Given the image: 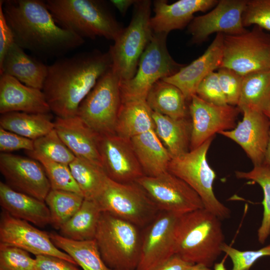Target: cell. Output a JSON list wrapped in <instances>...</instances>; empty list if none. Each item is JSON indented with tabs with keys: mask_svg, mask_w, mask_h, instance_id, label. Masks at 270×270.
<instances>
[{
	"mask_svg": "<svg viewBox=\"0 0 270 270\" xmlns=\"http://www.w3.org/2000/svg\"><path fill=\"white\" fill-rule=\"evenodd\" d=\"M270 104V69L243 76L236 106L240 112L250 110L264 112Z\"/></svg>",
	"mask_w": 270,
	"mask_h": 270,
	"instance_id": "32",
	"label": "cell"
},
{
	"mask_svg": "<svg viewBox=\"0 0 270 270\" xmlns=\"http://www.w3.org/2000/svg\"><path fill=\"white\" fill-rule=\"evenodd\" d=\"M146 100L154 112L176 119L186 117L188 110L184 94L176 86L162 80L153 84Z\"/></svg>",
	"mask_w": 270,
	"mask_h": 270,
	"instance_id": "29",
	"label": "cell"
},
{
	"mask_svg": "<svg viewBox=\"0 0 270 270\" xmlns=\"http://www.w3.org/2000/svg\"><path fill=\"white\" fill-rule=\"evenodd\" d=\"M49 234L54 244L71 256L83 270H111L102 260L94 239L75 240L55 232Z\"/></svg>",
	"mask_w": 270,
	"mask_h": 270,
	"instance_id": "33",
	"label": "cell"
},
{
	"mask_svg": "<svg viewBox=\"0 0 270 270\" xmlns=\"http://www.w3.org/2000/svg\"><path fill=\"white\" fill-rule=\"evenodd\" d=\"M19 150L33 151L34 140L0 127V151L2 153H10Z\"/></svg>",
	"mask_w": 270,
	"mask_h": 270,
	"instance_id": "44",
	"label": "cell"
},
{
	"mask_svg": "<svg viewBox=\"0 0 270 270\" xmlns=\"http://www.w3.org/2000/svg\"><path fill=\"white\" fill-rule=\"evenodd\" d=\"M220 68L242 76L270 69V34L254 26L238 34H224Z\"/></svg>",
	"mask_w": 270,
	"mask_h": 270,
	"instance_id": "10",
	"label": "cell"
},
{
	"mask_svg": "<svg viewBox=\"0 0 270 270\" xmlns=\"http://www.w3.org/2000/svg\"><path fill=\"white\" fill-rule=\"evenodd\" d=\"M121 104L120 80L111 68L82 102L77 115L99 135L115 134Z\"/></svg>",
	"mask_w": 270,
	"mask_h": 270,
	"instance_id": "11",
	"label": "cell"
},
{
	"mask_svg": "<svg viewBox=\"0 0 270 270\" xmlns=\"http://www.w3.org/2000/svg\"><path fill=\"white\" fill-rule=\"evenodd\" d=\"M84 199L95 200L108 178L103 168L88 160L76 158L68 165Z\"/></svg>",
	"mask_w": 270,
	"mask_h": 270,
	"instance_id": "34",
	"label": "cell"
},
{
	"mask_svg": "<svg viewBox=\"0 0 270 270\" xmlns=\"http://www.w3.org/2000/svg\"><path fill=\"white\" fill-rule=\"evenodd\" d=\"M11 112H52L42 90L26 86L14 77L2 74L0 77V113Z\"/></svg>",
	"mask_w": 270,
	"mask_h": 270,
	"instance_id": "22",
	"label": "cell"
},
{
	"mask_svg": "<svg viewBox=\"0 0 270 270\" xmlns=\"http://www.w3.org/2000/svg\"><path fill=\"white\" fill-rule=\"evenodd\" d=\"M33 152L48 160L67 165H69L76 158L54 129L34 140Z\"/></svg>",
	"mask_w": 270,
	"mask_h": 270,
	"instance_id": "38",
	"label": "cell"
},
{
	"mask_svg": "<svg viewBox=\"0 0 270 270\" xmlns=\"http://www.w3.org/2000/svg\"><path fill=\"white\" fill-rule=\"evenodd\" d=\"M264 162L270 164V136Z\"/></svg>",
	"mask_w": 270,
	"mask_h": 270,
	"instance_id": "51",
	"label": "cell"
},
{
	"mask_svg": "<svg viewBox=\"0 0 270 270\" xmlns=\"http://www.w3.org/2000/svg\"><path fill=\"white\" fill-rule=\"evenodd\" d=\"M48 72V66L27 54L14 43L0 63V74L14 77L24 84L42 90Z\"/></svg>",
	"mask_w": 270,
	"mask_h": 270,
	"instance_id": "25",
	"label": "cell"
},
{
	"mask_svg": "<svg viewBox=\"0 0 270 270\" xmlns=\"http://www.w3.org/2000/svg\"><path fill=\"white\" fill-rule=\"evenodd\" d=\"M132 20L110 47L112 68L120 82L132 79L135 75L140 58L153 34L150 26L152 2L136 0Z\"/></svg>",
	"mask_w": 270,
	"mask_h": 270,
	"instance_id": "6",
	"label": "cell"
},
{
	"mask_svg": "<svg viewBox=\"0 0 270 270\" xmlns=\"http://www.w3.org/2000/svg\"><path fill=\"white\" fill-rule=\"evenodd\" d=\"M138 228L110 214L102 212L94 240L110 270H136L142 238Z\"/></svg>",
	"mask_w": 270,
	"mask_h": 270,
	"instance_id": "5",
	"label": "cell"
},
{
	"mask_svg": "<svg viewBox=\"0 0 270 270\" xmlns=\"http://www.w3.org/2000/svg\"><path fill=\"white\" fill-rule=\"evenodd\" d=\"M228 104L237 106L242 90L243 76L234 70L220 68L216 72Z\"/></svg>",
	"mask_w": 270,
	"mask_h": 270,
	"instance_id": "42",
	"label": "cell"
},
{
	"mask_svg": "<svg viewBox=\"0 0 270 270\" xmlns=\"http://www.w3.org/2000/svg\"><path fill=\"white\" fill-rule=\"evenodd\" d=\"M224 34H217L206 51L174 75L162 79L178 88L190 100L196 94L198 86L210 73L220 68L222 60Z\"/></svg>",
	"mask_w": 270,
	"mask_h": 270,
	"instance_id": "20",
	"label": "cell"
},
{
	"mask_svg": "<svg viewBox=\"0 0 270 270\" xmlns=\"http://www.w3.org/2000/svg\"><path fill=\"white\" fill-rule=\"evenodd\" d=\"M159 211L180 216L204 208L197 192L167 171L155 176L144 175L136 182Z\"/></svg>",
	"mask_w": 270,
	"mask_h": 270,
	"instance_id": "12",
	"label": "cell"
},
{
	"mask_svg": "<svg viewBox=\"0 0 270 270\" xmlns=\"http://www.w3.org/2000/svg\"><path fill=\"white\" fill-rule=\"evenodd\" d=\"M0 127L34 140L54 130V123L50 113L11 112L1 114Z\"/></svg>",
	"mask_w": 270,
	"mask_h": 270,
	"instance_id": "30",
	"label": "cell"
},
{
	"mask_svg": "<svg viewBox=\"0 0 270 270\" xmlns=\"http://www.w3.org/2000/svg\"><path fill=\"white\" fill-rule=\"evenodd\" d=\"M84 198L80 194L63 190L50 189L44 202L50 216V224L60 230L80 208Z\"/></svg>",
	"mask_w": 270,
	"mask_h": 270,
	"instance_id": "35",
	"label": "cell"
},
{
	"mask_svg": "<svg viewBox=\"0 0 270 270\" xmlns=\"http://www.w3.org/2000/svg\"><path fill=\"white\" fill-rule=\"evenodd\" d=\"M27 153L42 164L50 183L51 189L70 191L82 194L68 165L48 160L33 151L27 152Z\"/></svg>",
	"mask_w": 270,
	"mask_h": 270,
	"instance_id": "37",
	"label": "cell"
},
{
	"mask_svg": "<svg viewBox=\"0 0 270 270\" xmlns=\"http://www.w3.org/2000/svg\"><path fill=\"white\" fill-rule=\"evenodd\" d=\"M45 1L60 26L84 39L102 36L114 41L123 29L102 1Z\"/></svg>",
	"mask_w": 270,
	"mask_h": 270,
	"instance_id": "4",
	"label": "cell"
},
{
	"mask_svg": "<svg viewBox=\"0 0 270 270\" xmlns=\"http://www.w3.org/2000/svg\"><path fill=\"white\" fill-rule=\"evenodd\" d=\"M15 43L12 32L8 24L0 1V63L10 47Z\"/></svg>",
	"mask_w": 270,
	"mask_h": 270,
	"instance_id": "46",
	"label": "cell"
},
{
	"mask_svg": "<svg viewBox=\"0 0 270 270\" xmlns=\"http://www.w3.org/2000/svg\"><path fill=\"white\" fill-rule=\"evenodd\" d=\"M154 130L172 158L190 150L192 125L186 119H176L152 112Z\"/></svg>",
	"mask_w": 270,
	"mask_h": 270,
	"instance_id": "28",
	"label": "cell"
},
{
	"mask_svg": "<svg viewBox=\"0 0 270 270\" xmlns=\"http://www.w3.org/2000/svg\"><path fill=\"white\" fill-rule=\"evenodd\" d=\"M221 220L205 208L180 216L175 232V254L192 264L214 266L224 242Z\"/></svg>",
	"mask_w": 270,
	"mask_h": 270,
	"instance_id": "3",
	"label": "cell"
},
{
	"mask_svg": "<svg viewBox=\"0 0 270 270\" xmlns=\"http://www.w3.org/2000/svg\"><path fill=\"white\" fill-rule=\"evenodd\" d=\"M235 175L238 178L256 182L262 189L263 216L261 224L258 230V242L264 244L270 234V164L264 162L254 166L250 171H236Z\"/></svg>",
	"mask_w": 270,
	"mask_h": 270,
	"instance_id": "36",
	"label": "cell"
},
{
	"mask_svg": "<svg viewBox=\"0 0 270 270\" xmlns=\"http://www.w3.org/2000/svg\"><path fill=\"white\" fill-rule=\"evenodd\" d=\"M243 118L236 127L218 134L241 146L254 166L264 161L270 136V121L260 112L244 110Z\"/></svg>",
	"mask_w": 270,
	"mask_h": 270,
	"instance_id": "19",
	"label": "cell"
},
{
	"mask_svg": "<svg viewBox=\"0 0 270 270\" xmlns=\"http://www.w3.org/2000/svg\"><path fill=\"white\" fill-rule=\"evenodd\" d=\"M222 250L232 262L230 270H250L260 258L270 256V244L258 250H240L224 242L222 246Z\"/></svg>",
	"mask_w": 270,
	"mask_h": 270,
	"instance_id": "41",
	"label": "cell"
},
{
	"mask_svg": "<svg viewBox=\"0 0 270 270\" xmlns=\"http://www.w3.org/2000/svg\"><path fill=\"white\" fill-rule=\"evenodd\" d=\"M192 264L174 254L155 270H186Z\"/></svg>",
	"mask_w": 270,
	"mask_h": 270,
	"instance_id": "47",
	"label": "cell"
},
{
	"mask_svg": "<svg viewBox=\"0 0 270 270\" xmlns=\"http://www.w3.org/2000/svg\"><path fill=\"white\" fill-rule=\"evenodd\" d=\"M144 174L155 176L168 171L172 158L154 130L130 139Z\"/></svg>",
	"mask_w": 270,
	"mask_h": 270,
	"instance_id": "26",
	"label": "cell"
},
{
	"mask_svg": "<svg viewBox=\"0 0 270 270\" xmlns=\"http://www.w3.org/2000/svg\"><path fill=\"white\" fill-rule=\"evenodd\" d=\"M0 204L12 216L40 227L50 224V210L44 201L16 191L0 182Z\"/></svg>",
	"mask_w": 270,
	"mask_h": 270,
	"instance_id": "24",
	"label": "cell"
},
{
	"mask_svg": "<svg viewBox=\"0 0 270 270\" xmlns=\"http://www.w3.org/2000/svg\"><path fill=\"white\" fill-rule=\"evenodd\" d=\"M102 212L96 200L84 199L77 212L59 230L60 234L75 240H94Z\"/></svg>",
	"mask_w": 270,
	"mask_h": 270,
	"instance_id": "31",
	"label": "cell"
},
{
	"mask_svg": "<svg viewBox=\"0 0 270 270\" xmlns=\"http://www.w3.org/2000/svg\"><path fill=\"white\" fill-rule=\"evenodd\" d=\"M152 112L146 100L122 101L115 133L120 136L130 139L154 130Z\"/></svg>",
	"mask_w": 270,
	"mask_h": 270,
	"instance_id": "27",
	"label": "cell"
},
{
	"mask_svg": "<svg viewBox=\"0 0 270 270\" xmlns=\"http://www.w3.org/2000/svg\"><path fill=\"white\" fill-rule=\"evenodd\" d=\"M214 270H226L224 265V259L222 260L220 262L215 263Z\"/></svg>",
	"mask_w": 270,
	"mask_h": 270,
	"instance_id": "50",
	"label": "cell"
},
{
	"mask_svg": "<svg viewBox=\"0 0 270 270\" xmlns=\"http://www.w3.org/2000/svg\"><path fill=\"white\" fill-rule=\"evenodd\" d=\"M213 138L198 148L172 158L168 171L180 178L194 189L200 197L204 208L221 220L230 216V210L219 201L213 190L216 174L206 158Z\"/></svg>",
	"mask_w": 270,
	"mask_h": 270,
	"instance_id": "7",
	"label": "cell"
},
{
	"mask_svg": "<svg viewBox=\"0 0 270 270\" xmlns=\"http://www.w3.org/2000/svg\"><path fill=\"white\" fill-rule=\"evenodd\" d=\"M0 242L17 246L35 256L51 255L77 265L71 256L54 244L49 233L12 216L4 210L0 216Z\"/></svg>",
	"mask_w": 270,
	"mask_h": 270,
	"instance_id": "18",
	"label": "cell"
},
{
	"mask_svg": "<svg viewBox=\"0 0 270 270\" xmlns=\"http://www.w3.org/2000/svg\"><path fill=\"white\" fill-rule=\"evenodd\" d=\"M186 270H212L202 264H194L190 265Z\"/></svg>",
	"mask_w": 270,
	"mask_h": 270,
	"instance_id": "49",
	"label": "cell"
},
{
	"mask_svg": "<svg viewBox=\"0 0 270 270\" xmlns=\"http://www.w3.org/2000/svg\"><path fill=\"white\" fill-rule=\"evenodd\" d=\"M6 20L16 44L48 56H59L78 48L84 38L60 26L40 0H2Z\"/></svg>",
	"mask_w": 270,
	"mask_h": 270,
	"instance_id": "2",
	"label": "cell"
},
{
	"mask_svg": "<svg viewBox=\"0 0 270 270\" xmlns=\"http://www.w3.org/2000/svg\"><path fill=\"white\" fill-rule=\"evenodd\" d=\"M112 66L108 51L98 50L60 58L48 66L42 90L51 112L59 118L76 116L82 102Z\"/></svg>",
	"mask_w": 270,
	"mask_h": 270,
	"instance_id": "1",
	"label": "cell"
},
{
	"mask_svg": "<svg viewBox=\"0 0 270 270\" xmlns=\"http://www.w3.org/2000/svg\"><path fill=\"white\" fill-rule=\"evenodd\" d=\"M54 123L58 134L76 158L88 160L102 168L98 150L100 135L79 116L56 117Z\"/></svg>",
	"mask_w": 270,
	"mask_h": 270,
	"instance_id": "23",
	"label": "cell"
},
{
	"mask_svg": "<svg viewBox=\"0 0 270 270\" xmlns=\"http://www.w3.org/2000/svg\"><path fill=\"white\" fill-rule=\"evenodd\" d=\"M217 0H179L171 4L166 0L154 2V15L151 17L150 26L154 33L168 34L188 26L194 13L205 12L213 8Z\"/></svg>",
	"mask_w": 270,
	"mask_h": 270,
	"instance_id": "21",
	"label": "cell"
},
{
	"mask_svg": "<svg viewBox=\"0 0 270 270\" xmlns=\"http://www.w3.org/2000/svg\"><path fill=\"white\" fill-rule=\"evenodd\" d=\"M0 172L11 188L41 200L44 201L51 189L42 166L32 158L1 153Z\"/></svg>",
	"mask_w": 270,
	"mask_h": 270,
	"instance_id": "16",
	"label": "cell"
},
{
	"mask_svg": "<svg viewBox=\"0 0 270 270\" xmlns=\"http://www.w3.org/2000/svg\"><path fill=\"white\" fill-rule=\"evenodd\" d=\"M35 260L28 252L0 242V270H34Z\"/></svg>",
	"mask_w": 270,
	"mask_h": 270,
	"instance_id": "39",
	"label": "cell"
},
{
	"mask_svg": "<svg viewBox=\"0 0 270 270\" xmlns=\"http://www.w3.org/2000/svg\"><path fill=\"white\" fill-rule=\"evenodd\" d=\"M94 200L102 212L139 228L148 226L160 212L136 182L120 183L108 177Z\"/></svg>",
	"mask_w": 270,
	"mask_h": 270,
	"instance_id": "9",
	"label": "cell"
},
{
	"mask_svg": "<svg viewBox=\"0 0 270 270\" xmlns=\"http://www.w3.org/2000/svg\"><path fill=\"white\" fill-rule=\"evenodd\" d=\"M264 114H266V116L268 117V120L270 121V104L268 108L264 112Z\"/></svg>",
	"mask_w": 270,
	"mask_h": 270,
	"instance_id": "52",
	"label": "cell"
},
{
	"mask_svg": "<svg viewBox=\"0 0 270 270\" xmlns=\"http://www.w3.org/2000/svg\"><path fill=\"white\" fill-rule=\"evenodd\" d=\"M179 216L160 211L146 226L136 270H155L175 254V232Z\"/></svg>",
	"mask_w": 270,
	"mask_h": 270,
	"instance_id": "13",
	"label": "cell"
},
{
	"mask_svg": "<svg viewBox=\"0 0 270 270\" xmlns=\"http://www.w3.org/2000/svg\"><path fill=\"white\" fill-rule=\"evenodd\" d=\"M168 34L154 33L142 53L134 76L120 82L122 101L146 100L153 84L176 73L184 65L176 62L166 46Z\"/></svg>",
	"mask_w": 270,
	"mask_h": 270,
	"instance_id": "8",
	"label": "cell"
},
{
	"mask_svg": "<svg viewBox=\"0 0 270 270\" xmlns=\"http://www.w3.org/2000/svg\"><path fill=\"white\" fill-rule=\"evenodd\" d=\"M196 94L204 100L212 104H228L216 72L210 73L202 80L197 88Z\"/></svg>",
	"mask_w": 270,
	"mask_h": 270,
	"instance_id": "43",
	"label": "cell"
},
{
	"mask_svg": "<svg viewBox=\"0 0 270 270\" xmlns=\"http://www.w3.org/2000/svg\"><path fill=\"white\" fill-rule=\"evenodd\" d=\"M34 270H80L76 264L51 255L35 256Z\"/></svg>",
	"mask_w": 270,
	"mask_h": 270,
	"instance_id": "45",
	"label": "cell"
},
{
	"mask_svg": "<svg viewBox=\"0 0 270 270\" xmlns=\"http://www.w3.org/2000/svg\"><path fill=\"white\" fill-rule=\"evenodd\" d=\"M247 0H220L207 14L194 17L188 26L192 44L204 42L214 33L234 35L247 30L242 24V14Z\"/></svg>",
	"mask_w": 270,
	"mask_h": 270,
	"instance_id": "15",
	"label": "cell"
},
{
	"mask_svg": "<svg viewBox=\"0 0 270 270\" xmlns=\"http://www.w3.org/2000/svg\"><path fill=\"white\" fill-rule=\"evenodd\" d=\"M136 0H112L111 3L119 10L122 14H125L128 8L134 5Z\"/></svg>",
	"mask_w": 270,
	"mask_h": 270,
	"instance_id": "48",
	"label": "cell"
},
{
	"mask_svg": "<svg viewBox=\"0 0 270 270\" xmlns=\"http://www.w3.org/2000/svg\"><path fill=\"white\" fill-rule=\"evenodd\" d=\"M98 150L102 168L112 180L134 182L144 175L130 139L116 133L100 135Z\"/></svg>",
	"mask_w": 270,
	"mask_h": 270,
	"instance_id": "17",
	"label": "cell"
},
{
	"mask_svg": "<svg viewBox=\"0 0 270 270\" xmlns=\"http://www.w3.org/2000/svg\"><path fill=\"white\" fill-rule=\"evenodd\" d=\"M188 112L192 119L190 150L214 137L216 133L234 128L240 110L236 106L208 102L194 94L190 100Z\"/></svg>",
	"mask_w": 270,
	"mask_h": 270,
	"instance_id": "14",
	"label": "cell"
},
{
	"mask_svg": "<svg viewBox=\"0 0 270 270\" xmlns=\"http://www.w3.org/2000/svg\"><path fill=\"white\" fill-rule=\"evenodd\" d=\"M242 19L244 28L254 25L270 31V0H247Z\"/></svg>",
	"mask_w": 270,
	"mask_h": 270,
	"instance_id": "40",
	"label": "cell"
}]
</instances>
